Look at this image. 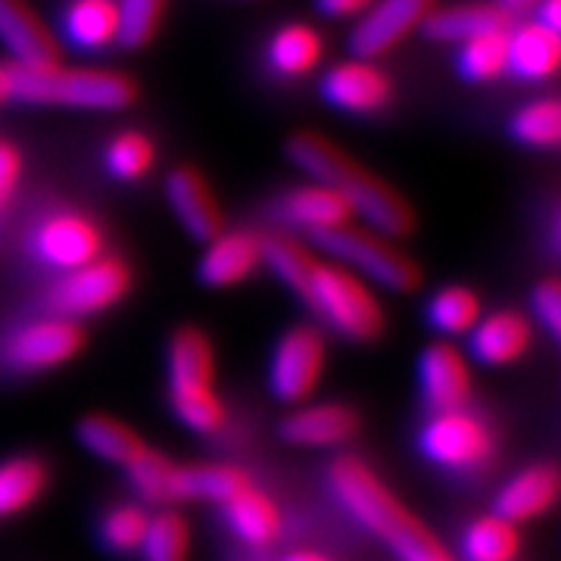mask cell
<instances>
[{
  "instance_id": "cell-1",
  "label": "cell",
  "mask_w": 561,
  "mask_h": 561,
  "mask_svg": "<svg viewBox=\"0 0 561 561\" xmlns=\"http://www.w3.org/2000/svg\"><path fill=\"white\" fill-rule=\"evenodd\" d=\"M262 265H268L284 287L343 341L375 343L387 328V312L368 280L321 256L290 234H262Z\"/></svg>"
},
{
  "instance_id": "cell-2",
  "label": "cell",
  "mask_w": 561,
  "mask_h": 561,
  "mask_svg": "<svg viewBox=\"0 0 561 561\" xmlns=\"http://www.w3.org/2000/svg\"><path fill=\"white\" fill-rule=\"evenodd\" d=\"M284 157L306 172L309 181L334 187L353 206V213L362 216L368 228L381 231L383 238H409L415 231V206L390 181L365 169L321 131H294L284 140Z\"/></svg>"
},
{
  "instance_id": "cell-3",
  "label": "cell",
  "mask_w": 561,
  "mask_h": 561,
  "mask_svg": "<svg viewBox=\"0 0 561 561\" xmlns=\"http://www.w3.org/2000/svg\"><path fill=\"white\" fill-rule=\"evenodd\" d=\"M328 490L343 512L381 540L397 561H459L440 537L356 456H341L328 468Z\"/></svg>"
},
{
  "instance_id": "cell-4",
  "label": "cell",
  "mask_w": 561,
  "mask_h": 561,
  "mask_svg": "<svg viewBox=\"0 0 561 561\" xmlns=\"http://www.w3.org/2000/svg\"><path fill=\"white\" fill-rule=\"evenodd\" d=\"M138 81L113 69H79V66H62V60L47 66L13 62V103L119 113L138 101Z\"/></svg>"
},
{
  "instance_id": "cell-5",
  "label": "cell",
  "mask_w": 561,
  "mask_h": 561,
  "mask_svg": "<svg viewBox=\"0 0 561 561\" xmlns=\"http://www.w3.org/2000/svg\"><path fill=\"white\" fill-rule=\"evenodd\" d=\"M312 250L321 256L341 262L343 268L356 272L362 280H371L393 294H412L421 287V265L409 253H402L390 238L375 228H356L353 221L321 231L309 238Z\"/></svg>"
},
{
  "instance_id": "cell-6",
  "label": "cell",
  "mask_w": 561,
  "mask_h": 561,
  "mask_svg": "<svg viewBox=\"0 0 561 561\" xmlns=\"http://www.w3.org/2000/svg\"><path fill=\"white\" fill-rule=\"evenodd\" d=\"M103 231L98 221L76 206H50L28 221L22 234V253L47 275H66L103 253Z\"/></svg>"
},
{
  "instance_id": "cell-7",
  "label": "cell",
  "mask_w": 561,
  "mask_h": 561,
  "mask_svg": "<svg viewBox=\"0 0 561 561\" xmlns=\"http://www.w3.org/2000/svg\"><path fill=\"white\" fill-rule=\"evenodd\" d=\"M88 343L81 321L41 312L35 319L16 321L0 334V371L7 375H44L79 359Z\"/></svg>"
},
{
  "instance_id": "cell-8",
  "label": "cell",
  "mask_w": 561,
  "mask_h": 561,
  "mask_svg": "<svg viewBox=\"0 0 561 561\" xmlns=\"http://www.w3.org/2000/svg\"><path fill=\"white\" fill-rule=\"evenodd\" d=\"M128 290H131V265L122 256L101 253L98 260L84 262L50 280L47 290L41 294V312L84 321L119 306L128 297Z\"/></svg>"
},
{
  "instance_id": "cell-9",
  "label": "cell",
  "mask_w": 561,
  "mask_h": 561,
  "mask_svg": "<svg viewBox=\"0 0 561 561\" xmlns=\"http://www.w3.org/2000/svg\"><path fill=\"white\" fill-rule=\"evenodd\" d=\"M419 453L434 468L449 474H471L490 465L496 453V434L478 412L453 409V412H434L421 424Z\"/></svg>"
},
{
  "instance_id": "cell-10",
  "label": "cell",
  "mask_w": 561,
  "mask_h": 561,
  "mask_svg": "<svg viewBox=\"0 0 561 561\" xmlns=\"http://www.w3.org/2000/svg\"><path fill=\"white\" fill-rule=\"evenodd\" d=\"M328 362V341L319 324L287 328L268 356V393L284 405L309 402Z\"/></svg>"
},
{
  "instance_id": "cell-11",
  "label": "cell",
  "mask_w": 561,
  "mask_h": 561,
  "mask_svg": "<svg viewBox=\"0 0 561 561\" xmlns=\"http://www.w3.org/2000/svg\"><path fill=\"white\" fill-rule=\"evenodd\" d=\"M434 7L437 0H375L346 38L350 54L359 60L378 62L393 47H400L412 32H419Z\"/></svg>"
},
{
  "instance_id": "cell-12",
  "label": "cell",
  "mask_w": 561,
  "mask_h": 561,
  "mask_svg": "<svg viewBox=\"0 0 561 561\" xmlns=\"http://www.w3.org/2000/svg\"><path fill=\"white\" fill-rule=\"evenodd\" d=\"M321 101L350 116H378L393 101V81L375 60L334 62L319 81Z\"/></svg>"
},
{
  "instance_id": "cell-13",
  "label": "cell",
  "mask_w": 561,
  "mask_h": 561,
  "mask_svg": "<svg viewBox=\"0 0 561 561\" xmlns=\"http://www.w3.org/2000/svg\"><path fill=\"white\" fill-rule=\"evenodd\" d=\"M216 390V346L197 324H181L165 346V400Z\"/></svg>"
},
{
  "instance_id": "cell-14",
  "label": "cell",
  "mask_w": 561,
  "mask_h": 561,
  "mask_svg": "<svg viewBox=\"0 0 561 561\" xmlns=\"http://www.w3.org/2000/svg\"><path fill=\"white\" fill-rule=\"evenodd\" d=\"M471 365L453 341L427 343L419 353V393L427 412H453L471 402Z\"/></svg>"
},
{
  "instance_id": "cell-15",
  "label": "cell",
  "mask_w": 561,
  "mask_h": 561,
  "mask_svg": "<svg viewBox=\"0 0 561 561\" xmlns=\"http://www.w3.org/2000/svg\"><path fill=\"white\" fill-rule=\"evenodd\" d=\"M162 194H165L172 216L179 219L181 231L191 241L206 243L225 231V213H221L219 201L201 169L175 165L162 181Z\"/></svg>"
},
{
  "instance_id": "cell-16",
  "label": "cell",
  "mask_w": 561,
  "mask_h": 561,
  "mask_svg": "<svg viewBox=\"0 0 561 561\" xmlns=\"http://www.w3.org/2000/svg\"><path fill=\"white\" fill-rule=\"evenodd\" d=\"M362 431L359 412L350 402H300L278 421L280 440L300 449H334Z\"/></svg>"
},
{
  "instance_id": "cell-17",
  "label": "cell",
  "mask_w": 561,
  "mask_h": 561,
  "mask_svg": "<svg viewBox=\"0 0 561 561\" xmlns=\"http://www.w3.org/2000/svg\"><path fill=\"white\" fill-rule=\"evenodd\" d=\"M262 268V234L247 228H225L213 241L203 243L197 262V280L209 290H228Z\"/></svg>"
},
{
  "instance_id": "cell-18",
  "label": "cell",
  "mask_w": 561,
  "mask_h": 561,
  "mask_svg": "<svg viewBox=\"0 0 561 561\" xmlns=\"http://www.w3.org/2000/svg\"><path fill=\"white\" fill-rule=\"evenodd\" d=\"M272 216L290 228V231H302V234H321L331 228H341L356 219L353 206L343 201L341 194L321 181H309V184H297L290 191H284L272 203Z\"/></svg>"
},
{
  "instance_id": "cell-19",
  "label": "cell",
  "mask_w": 561,
  "mask_h": 561,
  "mask_svg": "<svg viewBox=\"0 0 561 561\" xmlns=\"http://www.w3.org/2000/svg\"><path fill=\"white\" fill-rule=\"evenodd\" d=\"M559 500L561 468L552 461H534L502 483L496 500H493V512L522 527L524 522L546 515Z\"/></svg>"
},
{
  "instance_id": "cell-20",
  "label": "cell",
  "mask_w": 561,
  "mask_h": 561,
  "mask_svg": "<svg viewBox=\"0 0 561 561\" xmlns=\"http://www.w3.org/2000/svg\"><path fill=\"white\" fill-rule=\"evenodd\" d=\"M534 343V324L518 309L486 312L468 334V356L490 368L515 365Z\"/></svg>"
},
{
  "instance_id": "cell-21",
  "label": "cell",
  "mask_w": 561,
  "mask_h": 561,
  "mask_svg": "<svg viewBox=\"0 0 561 561\" xmlns=\"http://www.w3.org/2000/svg\"><path fill=\"white\" fill-rule=\"evenodd\" d=\"M219 515L221 524L228 527V534L250 549H268L284 534L280 505L275 502V496H268L256 483L243 486L241 493L221 502Z\"/></svg>"
},
{
  "instance_id": "cell-22",
  "label": "cell",
  "mask_w": 561,
  "mask_h": 561,
  "mask_svg": "<svg viewBox=\"0 0 561 561\" xmlns=\"http://www.w3.org/2000/svg\"><path fill=\"white\" fill-rule=\"evenodd\" d=\"M0 44L16 66L60 62V44L25 0H0Z\"/></svg>"
},
{
  "instance_id": "cell-23",
  "label": "cell",
  "mask_w": 561,
  "mask_h": 561,
  "mask_svg": "<svg viewBox=\"0 0 561 561\" xmlns=\"http://www.w3.org/2000/svg\"><path fill=\"white\" fill-rule=\"evenodd\" d=\"M512 28V16L502 10L496 0H468L453 7H434L427 20L421 22V32L427 41L437 44H465L468 38H478L483 32H500Z\"/></svg>"
},
{
  "instance_id": "cell-24",
  "label": "cell",
  "mask_w": 561,
  "mask_h": 561,
  "mask_svg": "<svg viewBox=\"0 0 561 561\" xmlns=\"http://www.w3.org/2000/svg\"><path fill=\"white\" fill-rule=\"evenodd\" d=\"M253 478L228 461H175L172 471V508L181 502H213L221 505L250 486Z\"/></svg>"
},
{
  "instance_id": "cell-25",
  "label": "cell",
  "mask_w": 561,
  "mask_h": 561,
  "mask_svg": "<svg viewBox=\"0 0 561 561\" xmlns=\"http://www.w3.org/2000/svg\"><path fill=\"white\" fill-rule=\"evenodd\" d=\"M508 72L524 81H546L561 72V35L540 20L508 28Z\"/></svg>"
},
{
  "instance_id": "cell-26",
  "label": "cell",
  "mask_w": 561,
  "mask_h": 561,
  "mask_svg": "<svg viewBox=\"0 0 561 561\" xmlns=\"http://www.w3.org/2000/svg\"><path fill=\"white\" fill-rule=\"evenodd\" d=\"M60 35L69 47L98 54L119 41V0H66Z\"/></svg>"
},
{
  "instance_id": "cell-27",
  "label": "cell",
  "mask_w": 561,
  "mask_h": 561,
  "mask_svg": "<svg viewBox=\"0 0 561 561\" xmlns=\"http://www.w3.org/2000/svg\"><path fill=\"white\" fill-rule=\"evenodd\" d=\"M76 440L81 449H88L94 459L116 465V468H128L147 449V443L138 431L125 421L113 419L106 412H88L76 421Z\"/></svg>"
},
{
  "instance_id": "cell-28",
  "label": "cell",
  "mask_w": 561,
  "mask_h": 561,
  "mask_svg": "<svg viewBox=\"0 0 561 561\" xmlns=\"http://www.w3.org/2000/svg\"><path fill=\"white\" fill-rule=\"evenodd\" d=\"M50 465L35 453H20L0 461V522L16 518L47 493Z\"/></svg>"
},
{
  "instance_id": "cell-29",
  "label": "cell",
  "mask_w": 561,
  "mask_h": 561,
  "mask_svg": "<svg viewBox=\"0 0 561 561\" xmlns=\"http://www.w3.org/2000/svg\"><path fill=\"white\" fill-rule=\"evenodd\" d=\"M321 54H324V41L306 22L280 25L278 32L268 38V44H265V62L280 79L309 76L321 62Z\"/></svg>"
},
{
  "instance_id": "cell-30",
  "label": "cell",
  "mask_w": 561,
  "mask_h": 561,
  "mask_svg": "<svg viewBox=\"0 0 561 561\" xmlns=\"http://www.w3.org/2000/svg\"><path fill=\"white\" fill-rule=\"evenodd\" d=\"M522 552V527L496 512L465 524L459 537L461 561H515Z\"/></svg>"
},
{
  "instance_id": "cell-31",
  "label": "cell",
  "mask_w": 561,
  "mask_h": 561,
  "mask_svg": "<svg viewBox=\"0 0 561 561\" xmlns=\"http://www.w3.org/2000/svg\"><path fill=\"white\" fill-rule=\"evenodd\" d=\"M150 515H153L150 505L138 500L113 502L110 508H103V515L98 518V542L103 552H110L113 559L138 556Z\"/></svg>"
},
{
  "instance_id": "cell-32",
  "label": "cell",
  "mask_w": 561,
  "mask_h": 561,
  "mask_svg": "<svg viewBox=\"0 0 561 561\" xmlns=\"http://www.w3.org/2000/svg\"><path fill=\"white\" fill-rule=\"evenodd\" d=\"M424 316H427V324L437 334L453 341V337H468L471 334V328L481 321L483 306L481 297L471 287H465V284H446V287H440L427 300Z\"/></svg>"
},
{
  "instance_id": "cell-33",
  "label": "cell",
  "mask_w": 561,
  "mask_h": 561,
  "mask_svg": "<svg viewBox=\"0 0 561 561\" xmlns=\"http://www.w3.org/2000/svg\"><path fill=\"white\" fill-rule=\"evenodd\" d=\"M456 69L471 84H486L508 72V28L483 32L478 38H468L456 54Z\"/></svg>"
},
{
  "instance_id": "cell-34",
  "label": "cell",
  "mask_w": 561,
  "mask_h": 561,
  "mask_svg": "<svg viewBox=\"0 0 561 561\" xmlns=\"http://www.w3.org/2000/svg\"><path fill=\"white\" fill-rule=\"evenodd\" d=\"M140 561H187L191 559V524L175 508L150 515L147 534L138 549Z\"/></svg>"
},
{
  "instance_id": "cell-35",
  "label": "cell",
  "mask_w": 561,
  "mask_h": 561,
  "mask_svg": "<svg viewBox=\"0 0 561 561\" xmlns=\"http://www.w3.org/2000/svg\"><path fill=\"white\" fill-rule=\"evenodd\" d=\"M508 135L515 144L549 150L561 147V98H540V101L524 103L508 119Z\"/></svg>"
},
{
  "instance_id": "cell-36",
  "label": "cell",
  "mask_w": 561,
  "mask_h": 561,
  "mask_svg": "<svg viewBox=\"0 0 561 561\" xmlns=\"http://www.w3.org/2000/svg\"><path fill=\"white\" fill-rule=\"evenodd\" d=\"M157 162V144L144 131H119L103 147V169L116 181H140Z\"/></svg>"
},
{
  "instance_id": "cell-37",
  "label": "cell",
  "mask_w": 561,
  "mask_h": 561,
  "mask_svg": "<svg viewBox=\"0 0 561 561\" xmlns=\"http://www.w3.org/2000/svg\"><path fill=\"white\" fill-rule=\"evenodd\" d=\"M165 0H119V41L125 50H140L160 32Z\"/></svg>"
},
{
  "instance_id": "cell-38",
  "label": "cell",
  "mask_w": 561,
  "mask_h": 561,
  "mask_svg": "<svg viewBox=\"0 0 561 561\" xmlns=\"http://www.w3.org/2000/svg\"><path fill=\"white\" fill-rule=\"evenodd\" d=\"M22 181V153L16 144L10 140H0V231H3V221L7 213L13 206V197L20 191Z\"/></svg>"
},
{
  "instance_id": "cell-39",
  "label": "cell",
  "mask_w": 561,
  "mask_h": 561,
  "mask_svg": "<svg viewBox=\"0 0 561 561\" xmlns=\"http://www.w3.org/2000/svg\"><path fill=\"white\" fill-rule=\"evenodd\" d=\"M530 309L542 321V328L552 331V337L561 343V278H546L530 294Z\"/></svg>"
},
{
  "instance_id": "cell-40",
  "label": "cell",
  "mask_w": 561,
  "mask_h": 561,
  "mask_svg": "<svg viewBox=\"0 0 561 561\" xmlns=\"http://www.w3.org/2000/svg\"><path fill=\"white\" fill-rule=\"evenodd\" d=\"M375 0H316V10L331 20H359Z\"/></svg>"
},
{
  "instance_id": "cell-41",
  "label": "cell",
  "mask_w": 561,
  "mask_h": 561,
  "mask_svg": "<svg viewBox=\"0 0 561 561\" xmlns=\"http://www.w3.org/2000/svg\"><path fill=\"white\" fill-rule=\"evenodd\" d=\"M534 20H540L542 25H549L552 32L561 35V0H540L534 10Z\"/></svg>"
},
{
  "instance_id": "cell-42",
  "label": "cell",
  "mask_w": 561,
  "mask_h": 561,
  "mask_svg": "<svg viewBox=\"0 0 561 561\" xmlns=\"http://www.w3.org/2000/svg\"><path fill=\"white\" fill-rule=\"evenodd\" d=\"M13 103V62H0V106Z\"/></svg>"
},
{
  "instance_id": "cell-43",
  "label": "cell",
  "mask_w": 561,
  "mask_h": 561,
  "mask_svg": "<svg viewBox=\"0 0 561 561\" xmlns=\"http://www.w3.org/2000/svg\"><path fill=\"white\" fill-rule=\"evenodd\" d=\"M496 3H500L508 16H518V13H534L540 0H496Z\"/></svg>"
},
{
  "instance_id": "cell-44",
  "label": "cell",
  "mask_w": 561,
  "mask_h": 561,
  "mask_svg": "<svg viewBox=\"0 0 561 561\" xmlns=\"http://www.w3.org/2000/svg\"><path fill=\"white\" fill-rule=\"evenodd\" d=\"M278 561H334L331 556H324L319 549H294L287 556H280Z\"/></svg>"
},
{
  "instance_id": "cell-45",
  "label": "cell",
  "mask_w": 561,
  "mask_h": 561,
  "mask_svg": "<svg viewBox=\"0 0 561 561\" xmlns=\"http://www.w3.org/2000/svg\"><path fill=\"white\" fill-rule=\"evenodd\" d=\"M556 234H559V243H561V216H559V221H556Z\"/></svg>"
}]
</instances>
